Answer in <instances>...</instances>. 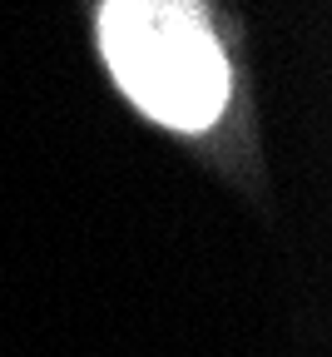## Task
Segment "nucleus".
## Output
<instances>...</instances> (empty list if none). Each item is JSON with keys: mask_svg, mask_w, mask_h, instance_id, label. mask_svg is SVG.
<instances>
[{"mask_svg": "<svg viewBox=\"0 0 332 357\" xmlns=\"http://www.w3.org/2000/svg\"><path fill=\"white\" fill-rule=\"evenodd\" d=\"M100 60L114 89L174 134H209L233 100V60L204 6L114 0L94 15Z\"/></svg>", "mask_w": 332, "mask_h": 357, "instance_id": "nucleus-1", "label": "nucleus"}]
</instances>
